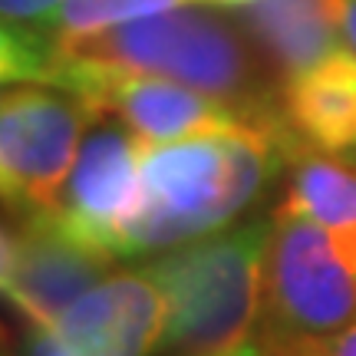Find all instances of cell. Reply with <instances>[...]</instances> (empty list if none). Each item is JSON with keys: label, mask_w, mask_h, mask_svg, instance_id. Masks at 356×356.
<instances>
[{"label": "cell", "mask_w": 356, "mask_h": 356, "mask_svg": "<svg viewBox=\"0 0 356 356\" xmlns=\"http://www.w3.org/2000/svg\"><path fill=\"white\" fill-rule=\"evenodd\" d=\"M297 145L287 126L142 142L139 208L122 231L119 257L175 251L225 231L264 198Z\"/></svg>", "instance_id": "cell-1"}, {"label": "cell", "mask_w": 356, "mask_h": 356, "mask_svg": "<svg viewBox=\"0 0 356 356\" xmlns=\"http://www.w3.org/2000/svg\"><path fill=\"white\" fill-rule=\"evenodd\" d=\"M53 60L96 63L178 79L185 86L234 102L264 122H284L280 89L267 83L238 30L204 10H162L106 26L86 37L50 43Z\"/></svg>", "instance_id": "cell-2"}, {"label": "cell", "mask_w": 356, "mask_h": 356, "mask_svg": "<svg viewBox=\"0 0 356 356\" xmlns=\"http://www.w3.org/2000/svg\"><path fill=\"white\" fill-rule=\"evenodd\" d=\"M274 218L218 231L155 261L168 293L165 337L155 356H231L254 343L264 257Z\"/></svg>", "instance_id": "cell-3"}, {"label": "cell", "mask_w": 356, "mask_h": 356, "mask_svg": "<svg viewBox=\"0 0 356 356\" xmlns=\"http://www.w3.org/2000/svg\"><path fill=\"white\" fill-rule=\"evenodd\" d=\"M264 257V297L254 343L274 350L320 340L356 323V274L317 221L274 208Z\"/></svg>", "instance_id": "cell-4"}, {"label": "cell", "mask_w": 356, "mask_h": 356, "mask_svg": "<svg viewBox=\"0 0 356 356\" xmlns=\"http://www.w3.org/2000/svg\"><path fill=\"white\" fill-rule=\"evenodd\" d=\"M89 106L70 89L30 79L0 92V208L50 211L79 155Z\"/></svg>", "instance_id": "cell-5"}, {"label": "cell", "mask_w": 356, "mask_h": 356, "mask_svg": "<svg viewBox=\"0 0 356 356\" xmlns=\"http://www.w3.org/2000/svg\"><path fill=\"white\" fill-rule=\"evenodd\" d=\"M47 83L70 89L73 96L86 102L92 115H115L142 142H172L238 126H284V122L254 119L251 113L238 109L234 102L185 86L178 79L152 76V73L53 60Z\"/></svg>", "instance_id": "cell-6"}, {"label": "cell", "mask_w": 356, "mask_h": 356, "mask_svg": "<svg viewBox=\"0 0 356 356\" xmlns=\"http://www.w3.org/2000/svg\"><path fill=\"white\" fill-rule=\"evenodd\" d=\"M142 139L113 119H96L83 136L60 198L43 215L76 241L119 257L122 231L139 208Z\"/></svg>", "instance_id": "cell-7"}, {"label": "cell", "mask_w": 356, "mask_h": 356, "mask_svg": "<svg viewBox=\"0 0 356 356\" xmlns=\"http://www.w3.org/2000/svg\"><path fill=\"white\" fill-rule=\"evenodd\" d=\"M113 261V254L76 241L47 215L24 218L0 293L24 314L26 323L53 330L66 310L109 274Z\"/></svg>", "instance_id": "cell-8"}, {"label": "cell", "mask_w": 356, "mask_h": 356, "mask_svg": "<svg viewBox=\"0 0 356 356\" xmlns=\"http://www.w3.org/2000/svg\"><path fill=\"white\" fill-rule=\"evenodd\" d=\"M168 323V293L152 264L102 277L53 330L79 356H155Z\"/></svg>", "instance_id": "cell-9"}, {"label": "cell", "mask_w": 356, "mask_h": 356, "mask_svg": "<svg viewBox=\"0 0 356 356\" xmlns=\"http://www.w3.org/2000/svg\"><path fill=\"white\" fill-rule=\"evenodd\" d=\"M277 109L297 142L337 159H356V53L337 50L287 76Z\"/></svg>", "instance_id": "cell-10"}, {"label": "cell", "mask_w": 356, "mask_h": 356, "mask_svg": "<svg viewBox=\"0 0 356 356\" xmlns=\"http://www.w3.org/2000/svg\"><path fill=\"white\" fill-rule=\"evenodd\" d=\"M244 24L284 79L343 50L333 0H251Z\"/></svg>", "instance_id": "cell-11"}, {"label": "cell", "mask_w": 356, "mask_h": 356, "mask_svg": "<svg viewBox=\"0 0 356 356\" xmlns=\"http://www.w3.org/2000/svg\"><path fill=\"white\" fill-rule=\"evenodd\" d=\"M195 0H63L50 17H43L40 24H30L47 43H60V40L86 37L106 26L126 24L136 17H149V13L175 10ZM204 3V0H202Z\"/></svg>", "instance_id": "cell-12"}, {"label": "cell", "mask_w": 356, "mask_h": 356, "mask_svg": "<svg viewBox=\"0 0 356 356\" xmlns=\"http://www.w3.org/2000/svg\"><path fill=\"white\" fill-rule=\"evenodd\" d=\"M53 63L50 43L33 26H17L0 20V83H47Z\"/></svg>", "instance_id": "cell-13"}, {"label": "cell", "mask_w": 356, "mask_h": 356, "mask_svg": "<svg viewBox=\"0 0 356 356\" xmlns=\"http://www.w3.org/2000/svg\"><path fill=\"white\" fill-rule=\"evenodd\" d=\"M264 356H356V323L343 327L340 333L320 337V340H297L274 350H261Z\"/></svg>", "instance_id": "cell-14"}, {"label": "cell", "mask_w": 356, "mask_h": 356, "mask_svg": "<svg viewBox=\"0 0 356 356\" xmlns=\"http://www.w3.org/2000/svg\"><path fill=\"white\" fill-rule=\"evenodd\" d=\"M24 356H79V353L66 343L56 330H50V327H37V323H26Z\"/></svg>", "instance_id": "cell-15"}, {"label": "cell", "mask_w": 356, "mask_h": 356, "mask_svg": "<svg viewBox=\"0 0 356 356\" xmlns=\"http://www.w3.org/2000/svg\"><path fill=\"white\" fill-rule=\"evenodd\" d=\"M63 0H0V20L10 24H40L43 17H50Z\"/></svg>", "instance_id": "cell-16"}, {"label": "cell", "mask_w": 356, "mask_h": 356, "mask_svg": "<svg viewBox=\"0 0 356 356\" xmlns=\"http://www.w3.org/2000/svg\"><path fill=\"white\" fill-rule=\"evenodd\" d=\"M13 254H17V234L0 221V287H3V280H7V274H10Z\"/></svg>", "instance_id": "cell-17"}, {"label": "cell", "mask_w": 356, "mask_h": 356, "mask_svg": "<svg viewBox=\"0 0 356 356\" xmlns=\"http://www.w3.org/2000/svg\"><path fill=\"white\" fill-rule=\"evenodd\" d=\"M333 7H337V17H340L343 37L350 40V47L356 50V0H333Z\"/></svg>", "instance_id": "cell-18"}, {"label": "cell", "mask_w": 356, "mask_h": 356, "mask_svg": "<svg viewBox=\"0 0 356 356\" xmlns=\"http://www.w3.org/2000/svg\"><path fill=\"white\" fill-rule=\"evenodd\" d=\"M0 356H13L10 337H7V333H3V327H0Z\"/></svg>", "instance_id": "cell-19"}, {"label": "cell", "mask_w": 356, "mask_h": 356, "mask_svg": "<svg viewBox=\"0 0 356 356\" xmlns=\"http://www.w3.org/2000/svg\"><path fill=\"white\" fill-rule=\"evenodd\" d=\"M231 356H264V353H261V346L257 343H248L244 350H238V353H231Z\"/></svg>", "instance_id": "cell-20"}, {"label": "cell", "mask_w": 356, "mask_h": 356, "mask_svg": "<svg viewBox=\"0 0 356 356\" xmlns=\"http://www.w3.org/2000/svg\"><path fill=\"white\" fill-rule=\"evenodd\" d=\"M204 3H221V7H244L251 0H204Z\"/></svg>", "instance_id": "cell-21"}]
</instances>
